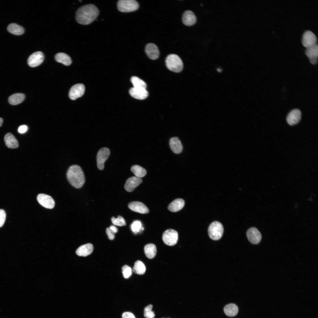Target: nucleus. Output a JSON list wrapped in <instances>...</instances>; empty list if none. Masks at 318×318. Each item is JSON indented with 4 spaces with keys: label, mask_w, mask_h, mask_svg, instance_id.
<instances>
[{
    "label": "nucleus",
    "mask_w": 318,
    "mask_h": 318,
    "mask_svg": "<svg viewBox=\"0 0 318 318\" xmlns=\"http://www.w3.org/2000/svg\"><path fill=\"white\" fill-rule=\"evenodd\" d=\"M85 87L82 84L75 85L71 88L69 92V97L72 100H74L82 96L85 91Z\"/></svg>",
    "instance_id": "obj_11"
},
{
    "label": "nucleus",
    "mask_w": 318,
    "mask_h": 318,
    "mask_svg": "<svg viewBox=\"0 0 318 318\" xmlns=\"http://www.w3.org/2000/svg\"><path fill=\"white\" fill-rule=\"evenodd\" d=\"M25 98V95L22 93L13 94L10 96L8 99L9 103L13 105L19 104L23 102Z\"/></svg>",
    "instance_id": "obj_26"
},
{
    "label": "nucleus",
    "mask_w": 318,
    "mask_h": 318,
    "mask_svg": "<svg viewBox=\"0 0 318 318\" xmlns=\"http://www.w3.org/2000/svg\"><path fill=\"white\" fill-rule=\"evenodd\" d=\"M145 253L146 257L149 259L154 257L157 252L156 247L155 245L153 244H149L146 245L144 247Z\"/></svg>",
    "instance_id": "obj_25"
},
{
    "label": "nucleus",
    "mask_w": 318,
    "mask_h": 318,
    "mask_svg": "<svg viewBox=\"0 0 318 318\" xmlns=\"http://www.w3.org/2000/svg\"><path fill=\"white\" fill-rule=\"evenodd\" d=\"M28 129L27 126L23 125L19 126L18 128V131L20 133H24Z\"/></svg>",
    "instance_id": "obj_39"
},
{
    "label": "nucleus",
    "mask_w": 318,
    "mask_h": 318,
    "mask_svg": "<svg viewBox=\"0 0 318 318\" xmlns=\"http://www.w3.org/2000/svg\"><path fill=\"white\" fill-rule=\"evenodd\" d=\"M185 201L181 198L176 199L171 202L168 207V209L172 212L178 211L184 206Z\"/></svg>",
    "instance_id": "obj_23"
},
{
    "label": "nucleus",
    "mask_w": 318,
    "mask_h": 318,
    "mask_svg": "<svg viewBox=\"0 0 318 318\" xmlns=\"http://www.w3.org/2000/svg\"><path fill=\"white\" fill-rule=\"evenodd\" d=\"M122 272L124 277L126 279L129 278L132 274L131 268L127 265L124 266L122 268Z\"/></svg>",
    "instance_id": "obj_35"
},
{
    "label": "nucleus",
    "mask_w": 318,
    "mask_h": 318,
    "mask_svg": "<svg viewBox=\"0 0 318 318\" xmlns=\"http://www.w3.org/2000/svg\"><path fill=\"white\" fill-rule=\"evenodd\" d=\"M246 235L249 241L253 244H259L261 239L260 232L255 227L249 229L247 231Z\"/></svg>",
    "instance_id": "obj_12"
},
{
    "label": "nucleus",
    "mask_w": 318,
    "mask_h": 318,
    "mask_svg": "<svg viewBox=\"0 0 318 318\" xmlns=\"http://www.w3.org/2000/svg\"><path fill=\"white\" fill-rule=\"evenodd\" d=\"M318 48V44H316L312 46L306 48L305 51L306 55L309 58L310 63L313 64H315L317 62Z\"/></svg>",
    "instance_id": "obj_15"
},
{
    "label": "nucleus",
    "mask_w": 318,
    "mask_h": 318,
    "mask_svg": "<svg viewBox=\"0 0 318 318\" xmlns=\"http://www.w3.org/2000/svg\"><path fill=\"white\" fill-rule=\"evenodd\" d=\"M93 249L92 245L87 244L79 247L76 250V254L80 256H86L92 253Z\"/></svg>",
    "instance_id": "obj_20"
},
{
    "label": "nucleus",
    "mask_w": 318,
    "mask_h": 318,
    "mask_svg": "<svg viewBox=\"0 0 318 318\" xmlns=\"http://www.w3.org/2000/svg\"><path fill=\"white\" fill-rule=\"evenodd\" d=\"M224 311L227 316L230 317H234L237 314L238 312V308L235 304H230L224 307Z\"/></svg>",
    "instance_id": "obj_27"
},
{
    "label": "nucleus",
    "mask_w": 318,
    "mask_h": 318,
    "mask_svg": "<svg viewBox=\"0 0 318 318\" xmlns=\"http://www.w3.org/2000/svg\"><path fill=\"white\" fill-rule=\"evenodd\" d=\"M133 87L137 88L146 89L147 85L145 82L139 78L135 77H132L130 79Z\"/></svg>",
    "instance_id": "obj_31"
},
{
    "label": "nucleus",
    "mask_w": 318,
    "mask_h": 318,
    "mask_svg": "<svg viewBox=\"0 0 318 318\" xmlns=\"http://www.w3.org/2000/svg\"><path fill=\"white\" fill-rule=\"evenodd\" d=\"M301 118V112L298 109H294L292 110L288 115L286 117L287 123L290 125H293L298 123Z\"/></svg>",
    "instance_id": "obj_14"
},
{
    "label": "nucleus",
    "mask_w": 318,
    "mask_h": 318,
    "mask_svg": "<svg viewBox=\"0 0 318 318\" xmlns=\"http://www.w3.org/2000/svg\"><path fill=\"white\" fill-rule=\"evenodd\" d=\"M122 318H135V317L132 313L130 312H125L122 314Z\"/></svg>",
    "instance_id": "obj_38"
},
{
    "label": "nucleus",
    "mask_w": 318,
    "mask_h": 318,
    "mask_svg": "<svg viewBox=\"0 0 318 318\" xmlns=\"http://www.w3.org/2000/svg\"><path fill=\"white\" fill-rule=\"evenodd\" d=\"M130 95L134 98L139 100H143L148 95V92L146 89L132 87L129 91Z\"/></svg>",
    "instance_id": "obj_18"
},
{
    "label": "nucleus",
    "mask_w": 318,
    "mask_h": 318,
    "mask_svg": "<svg viewBox=\"0 0 318 318\" xmlns=\"http://www.w3.org/2000/svg\"><path fill=\"white\" fill-rule=\"evenodd\" d=\"M145 51L148 57L151 59H156L159 57L160 52L159 49L157 46L153 43L147 44L145 47Z\"/></svg>",
    "instance_id": "obj_13"
},
{
    "label": "nucleus",
    "mask_w": 318,
    "mask_h": 318,
    "mask_svg": "<svg viewBox=\"0 0 318 318\" xmlns=\"http://www.w3.org/2000/svg\"><path fill=\"white\" fill-rule=\"evenodd\" d=\"M7 30L11 34L17 35L22 34L24 32L22 27L15 23L9 24L8 26Z\"/></svg>",
    "instance_id": "obj_28"
},
{
    "label": "nucleus",
    "mask_w": 318,
    "mask_h": 318,
    "mask_svg": "<svg viewBox=\"0 0 318 318\" xmlns=\"http://www.w3.org/2000/svg\"></svg>",
    "instance_id": "obj_42"
},
{
    "label": "nucleus",
    "mask_w": 318,
    "mask_h": 318,
    "mask_svg": "<svg viewBox=\"0 0 318 318\" xmlns=\"http://www.w3.org/2000/svg\"><path fill=\"white\" fill-rule=\"evenodd\" d=\"M99 11L98 8L92 4L83 5L77 10L76 20L79 24L88 25L93 22L98 16Z\"/></svg>",
    "instance_id": "obj_1"
},
{
    "label": "nucleus",
    "mask_w": 318,
    "mask_h": 318,
    "mask_svg": "<svg viewBox=\"0 0 318 318\" xmlns=\"http://www.w3.org/2000/svg\"><path fill=\"white\" fill-rule=\"evenodd\" d=\"M170 147L173 152L175 154H179L183 150V146L180 140L177 137L170 138L169 141Z\"/></svg>",
    "instance_id": "obj_21"
},
{
    "label": "nucleus",
    "mask_w": 318,
    "mask_h": 318,
    "mask_svg": "<svg viewBox=\"0 0 318 318\" xmlns=\"http://www.w3.org/2000/svg\"><path fill=\"white\" fill-rule=\"evenodd\" d=\"M106 232L109 239L110 240L114 239L115 237V233L110 229L109 228H106Z\"/></svg>",
    "instance_id": "obj_37"
},
{
    "label": "nucleus",
    "mask_w": 318,
    "mask_h": 318,
    "mask_svg": "<svg viewBox=\"0 0 318 318\" xmlns=\"http://www.w3.org/2000/svg\"><path fill=\"white\" fill-rule=\"evenodd\" d=\"M67 176L70 184L77 188L82 187L85 182L84 173L81 168L77 165H72L69 168Z\"/></svg>",
    "instance_id": "obj_2"
},
{
    "label": "nucleus",
    "mask_w": 318,
    "mask_h": 318,
    "mask_svg": "<svg viewBox=\"0 0 318 318\" xmlns=\"http://www.w3.org/2000/svg\"><path fill=\"white\" fill-rule=\"evenodd\" d=\"M196 21V17L194 13L191 11L187 10L185 11L182 16V21L184 24L187 26H191L194 24Z\"/></svg>",
    "instance_id": "obj_19"
},
{
    "label": "nucleus",
    "mask_w": 318,
    "mask_h": 318,
    "mask_svg": "<svg viewBox=\"0 0 318 318\" xmlns=\"http://www.w3.org/2000/svg\"><path fill=\"white\" fill-rule=\"evenodd\" d=\"M109 228L115 234L118 231L117 228L114 225H111Z\"/></svg>",
    "instance_id": "obj_40"
},
{
    "label": "nucleus",
    "mask_w": 318,
    "mask_h": 318,
    "mask_svg": "<svg viewBox=\"0 0 318 318\" xmlns=\"http://www.w3.org/2000/svg\"><path fill=\"white\" fill-rule=\"evenodd\" d=\"M4 140L6 145L9 148H16L19 146V143L17 140L10 133H8L5 135Z\"/></svg>",
    "instance_id": "obj_22"
},
{
    "label": "nucleus",
    "mask_w": 318,
    "mask_h": 318,
    "mask_svg": "<svg viewBox=\"0 0 318 318\" xmlns=\"http://www.w3.org/2000/svg\"><path fill=\"white\" fill-rule=\"evenodd\" d=\"M39 203L42 206L48 209H52L54 206L55 202L50 196L44 194H39L37 197Z\"/></svg>",
    "instance_id": "obj_10"
},
{
    "label": "nucleus",
    "mask_w": 318,
    "mask_h": 318,
    "mask_svg": "<svg viewBox=\"0 0 318 318\" xmlns=\"http://www.w3.org/2000/svg\"><path fill=\"white\" fill-rule=\"evenodd\" d=\"M132 270L135 273L142 275L145 273L146 271V267L142 261L138 260L135 263Z\"/></svg>",
    "instance_id": "obj_30"
},
{
    "label": "nucleus",
    "mask_w": 318,
    "mask_h": 318,
    "mask_svg": "<svg viewBox=\"0 0 318 318\" xmlns=\"http://www.w3.org/2000/svg\"><path fill=\"white\" fill-rule=\"evenodd\" d=\"M111 221L112 223L115 226H121L126 224L124 218L120 215L118 216L117 218L112 217L111 218Z\"/></svg>",
    "instance_id": "obj_32"
},
{
    "label": "nucleus",
    "mask_w": 318,
    "mask_h": 318,
    "mask_svg": "<svg viewBox=\"0 0 318 318\" xmlns=\"http://www.w3.org/2000/svg\"><path fill=\"white\" fill-rule=\"evenodd\" d=\"M210 238L214 240L220 239L223 233V228L222 224L217 221H214L209 225L208 229Z\"/></svg>",
    "instance_id": "obj_5"
},
{
    "label": "nucleus",
    "mask_w": 318,
    "mask_h": 318,
    "mask_svg": "<svg viewBox=\"0 0 318 318\" xmlns=\"http://www.w3.org/2000/svg\"><path fill=\"white\" fill-rule=\"evenodd\" d=\"M131 210L141 213H148L149 211L147 207L143 203L139 201H134L130 203L128 205Z\"/></svg>",
    "instance_id": "obj_17"
},
{
    "label": "nucleus",
    "mask_w": 318,
    "mask_h": 318,
    "mask_svg": "<svg viewBox=\"0 0 318 318\" xmlns=\"http://www.w3.org/2000/svg\"><path fill=\"white\" fill-rule=\"evenodd\" d=\"M131 170L136 177L140 178L145 176L147 174L146 170L138 165H133L131 168Z\"/></svg>",
    "instance_id": "obj_29"
},
{
    "label": "nucleus",
    "mask_w": 318,
    "mask_h": 318,
    "mask_svg": "<svg viewBox=\"0 0 318 318\" xmlns=\"http://www.w3.org/2000/svg\"><path fill=\"white\" fill-rule=\"evenodd\" d=\"M317 39L315 35L312 32L307 30L303 33L302 43L306 48L312 46L317 43Z\"/></svg>",
    "instance_id": "obj_8"
},
{
    "label": "nucleus",
    "mask_w": 318,
    "mask_h": 318,
    "mask_svg": "<svg viewBox=\"0 0 318 318\" xmlns=\"http://www.w3.org/2000/svg\"><path fill=\"white\" fill-rule=\"evenodd\" d=\"M3 122V120L0 117V127H1L2 125Z\"/></svg>",
    "instance_id": "obj_41"
},
{
    "label": "nucleus",
    "mask_w": 318,
    "mask_h": 318,
    "mask_svg": "<svg viewBox=\"0 0 318 318\" xmlns=\"http://www.w3.org/2000/svg\"><path fill=\"white\" fill-rule=\"evenodd\" d=\"M6 218L5 212L3 210L0 209V227H2L4 224Z\"/></svg>",
    "instance_id": "obj_36"
},
{
    "label": "nucleus",
    "mask_w": 318,
    "mask_h": 318,
    "mask_svg": "<svg viewBox=\"0 0 318 318\" xmlns=\"http://www.w3.org/2000/svg\"><path fill=\"white\" fill-rule=\"evenodd\" d=\"M131 228L132 231L135 233H137L143 229L142 227L141 222L138 220L134 221L132 223L131 225Z\"/></svg>",
    "instance_id": "obj_33"
},
{
    "label": "nucleus",
    "mask_w": 318,
    "mask_h": 318,
    "mask_svg": "<svg viewBox=\"0 0 318 318\" xmlns=\"http://www.w3.org/2000/svg\"><path fill=\"white\" fill-rule=\"evenodd\" d=\"M110 154V150L107 148H102L99 150L97 155V167L99 170L103 169L104 163L108 158Z\"/></svg>",
    "instance_id": "obj_7"
},
{
    "label": "nucleus",
    "mask_w": 318,
    "mask_h": 318,
    "mask_svg": "<svg viewBox=\"0 0 318 318\" xmlns=\"http://www.w3.org/2000/svg\"><path fill=\"white\" fill-rule=\"evenodd\" d=\"M153 306L150 304L145 307L144 309V316L146 318H154L155 315L154 312L152 311Z\"/></svg>",
    "instance_id": "obj_34"
},
{
    "label": "nucleus",
    "mask_w": 318,
    "mask_h": 318,
    "mask_svg": "<svg viewBox=\"0 0 318 318\" xmlns=\"http://www.w3.org/2000/svg\"><path fill=\"white\" fill-rule=\"evenodd\" d=\"M178 239V234L175 230L173 229H168L163 233L162 239L166 244L170 246H173L177 243Z\"/></svg>",
    "instance_id": "obj_6"
},
{
    "label": "nucleus",
    "mask_w": 318,
    "mask_h": 318,
    "mask_svg": "<svg viewBox=\"0 0 318 318\" xmlns=\"http://www.w3.org/2000/svg\"><path fill=\"white\" fill-rule=\"evenodd\" d=\"M142 182V180L141 178L136 176H132L127 180L124 186V188L127 191L131 192Z\"/></svg>",
    "instance_id": "obj_16"
},
{
    "label": "nucleus",
    "mask_w": 318,
    "mask_h": 318,
    "mask_svg": "<svg viewBox=\"0 0 318 318\" xmlns=\"http://www.w3.org/2000/svg\"><path fill=\"white\" fill-rule=\"evenodd\" d=\"M44 59V56L42 52H36L29 56L27 60L28 64L31 67H35L41 64Z\"/></svg>",
    "instance_id": "obj_9"
},
{
    "label": "nucleus",
    "mask_w": 318,
    "mask_h": 318,
    "mask_svg": "<svg viewBox=\"0 0 318 318\" xmlns=\"http://www.w3.org/2000/svg\"><path fill=\"white\" fill-rule=\"evenodd\" d=\"M55 58L57 62L62 63L65 65H69L72 63V60L70 57L64 53L60 52L57 54Z\"/></svg>",
    "instance_id": "obj_24"
},
{
    "label": "nucleus",
    "mask_w": 318,
    "mask_h": 318,
    "mask_svg": "<svg viewBox=\"0 0 318 318\" xmlns=\"http://www.w3.org/2000/svg\"><path fill=\"white\" fill-rule=\"evenodd\" d=\"M117 6L119 11L129 12L137 10L139 8V4L135 0H119L117 1Z\"/></svg>",
    "instance_id": "obj_4"
},
{
    "label": "nucleus",
    "mask_w": 318,
    "mask_h": 318,
    "mask_svg": "<svg viewBox=\"0 0 318 318\" xmlns=\"http://www.w3.org/2000/svg\"><path fill=\"white\" fill-rule=\"evenodd\" d=\"M165 63L168 68L174 72H180L183 68L182 60L179 57L175 54L169 55L166 58Z\"/></svg>",
    "instance_id": "obj_3"
}]
</instances>
